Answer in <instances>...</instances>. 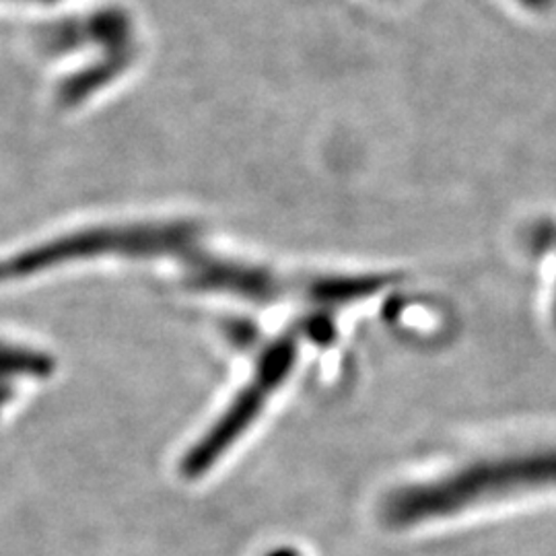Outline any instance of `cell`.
I'll list each match as a JSON object with an SVG mask.
<instances>
[{"label":"cell","mask_w":556,"mask_h":556,"mask_svg":"<svg viewBox=\"0 0 556 556\" xmlns=\"http://www.w3.org/2000/svg\"><path fill=\"white\" fill-rule=\"evenodd\" d=\"M20 2V0H17ZM21 2H43V4H48V2H56V0H21Z\"/></svg>","instance_id":"cell-3"},{"label":"cell","mask_w":556,"mask_h":556,"mask_svg":"<svg viewBox=\"0 0 556 556\" xmlns=\"http://www.w3.org/2000/svg\"><path fill=\"white\" fill-rule=\"evenodd\" d=\"M548 489H556V447L480 459L447 477L408 484L388 495L381 516L390 528L406 530Z\"/></svg>","instance_id":"cell-1"},{"label":"cell","mask_w":556,"mask_h":556,"mask_svg":"<svg viewBox=\"0 0 556 556\" xmlns=\"http://www.w3.org/2000/svg\"><path fill=\"white\" fill-rule=\"evenodd\" d=\"M266 556H299V553L295 548H277V551H273Z\"/></svg>","instance_id":"cell-2"}]
</instances>
